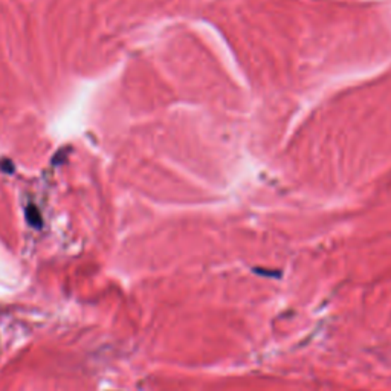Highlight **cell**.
I'll return each mask as SVG.
<instances>
[{"label": "cell", "instance_id": "cell-1", "mask_svg": "<svg viewBox=\"0 0 391 391\" xmlns=\"http://www.w3.org/2000/svg\"><path fill=\"white\" fill-rule=\"evenodd\" d=\"M25 214H26V220H28V223H30L31 227L42 228L43 219H42V214H40L39 208L34 207V205H28Z\"/></svg>", "mask_w": 391, "mask_h": 391}]
</instances>
